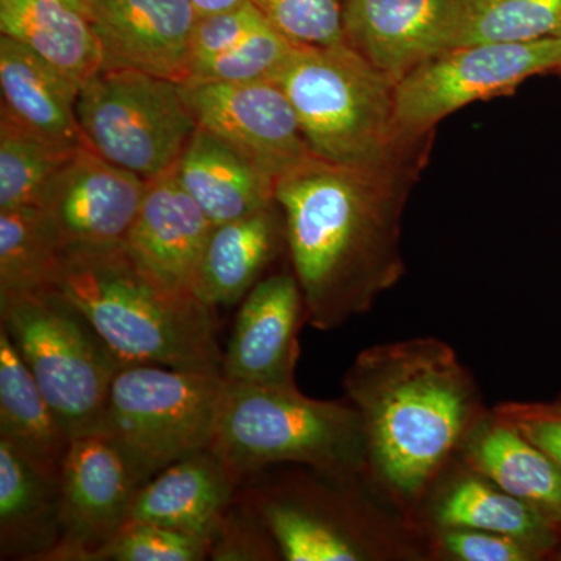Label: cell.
Returning <instances> with one entry per match:
<instances>
[{
	"label": "cell",
	"mask_w": 561,
	"mask_h": 561,
	"mask_svg": "<svg viewBox=\"0 0 561 561\" xmlns=\"http://www.w3.org/2000/svg\"><path fill=\"white\" fill-rule=\"evenodd\" d=\"M316 157L357 169L398 168L394 81L346 44L297 46L275 77Z\"/></svg>",
	"instance_id": "8992f818"
},
{
	"label": "cell",
	"mask_w": 561,
	"mask_h": 561,
	"mask_svg": "<svg viewBox=\"0 0 561 561\" xmlns=\"http://www.w3.org/2000/svg\"><path fill=\"white\" fill-rule=\"evenodd\" d=\"M0 438L10 442L44 474L61 479L72 438L3 328H0Z\"/></svg>",
	"instance_id": "484cf974"
},
{
	"label": "cell",
	"mask_w": 561,
	"mask_h": 561,
	"mask_svg": "<svg viewBox=\"0 0 561 561\" xmlns=\"http://www.w3.org/2000/svg\"><path fill=\"white\" fill-rule=\"evenodd\" d=\"M295 49L297 44L287 39L267 21L238 46L194 66L186 83H249L275 80Z\"/></svg>",
	"instance_id": "f546056e"
},
{
	"label": "cell",
	"mask_w": 561,
	"mask_h": 561,
	"mask_svg": "<svg viewBox=\"0 0 561 561\" xmlns=\"http://www.w3.org/2000/svg\"><path fill=\"white\" fill-rule=\"evenodd\" d=\"M191 2L194 9L197 10L198 16L203 18L236 9L247 0H191Z\"/></svg>",
	"instance_id": "8d00e7d4"
},
{
	"label": "cell",
	"mask_w": 561,
	"mask_h": 561,
	"mask_svg": "<svg viewBox=\"0 0 561 561\" xmlns=\"http://www.w3.org/2000/svg\"><path fill=\"white\" fill-rule=\"evenodd\" d=\"M209 449L239 483L284 463L334 478H368L357 409L348 398L313 400L298 387L227 381Z\"/></svg>",
	"instance_id": "5b68a950"
},
{
	"label": "cell",
	"mask_w": 561,
	"mask_h": 561,
	"mask_svg": "<svg viewBox=\"0 0 561 561\" xmlns=\"http://www.w3.org/2000/svg\"><path fill=\"white\" fill-rule=\"evenodd\" d=\"M276 31L302 47H334L343 39V0H250Z\"/></svg>",
	"instance_id": "1f68e13d"
},
{
	"label": "cell",
	"mask_w": 561,
	"mask_h": 561,
	"mask_svg": "<svg viewBox=\"0 0 561 561\" xmlns=\"http://www.w3.org/2000/svg\"><path fill=\"white\" fill-rule=\"evenodd\" d=\"M140 486L130 461L108 435L72 438L60 479L61 538L47 561H94L128 523Z\"/></svg>",
	"instance_id": "7c38bea8"
},
{
	"label": "cell",
	"mask_w": 561,
	"mask_h": 561,
	"mask_svg": "<svg viewBox=\"0 0 561 561\" xmlns=\"http://www.w3.org/2000/svg\"><path fill=\"white\" fill-rule=\"evenodd\" d=\"M79 149L41 138L0 111V210L39 208L51 180Z\"/></svg>",
	"instance_id": "83f0119b"
},
{
	"label": "cell",
	"mask_w": 561,
	"mask_h": 561,
	"mask_svg": "<svg viewBox=\"0 0 561 561\" xmlns=\"http://www.w3.org/2000/svg\"><path fill=\"white\" fill-rule=\"evenodd\" d=\"M560 76H561V73H560Z\"/></svg>",
	"instance_id": "ab89813d"
},
{
	"label": "cell",
	"mask_w": 561,
	"mask_h": 561,
	"mask_svg": "<svg viewBox=\"0 0 561 561\" xmlns=\"http://www.w3.org/2000/svg\"><path fill=\"white\" fill-rule=\"evenodd\" d=\"M0 33L24 44L80 90L103 69L101 43L90 21L58 0H0Z\"/></svg>",
	"instance_id": "d4e9b609"
},
{
	"label": "cell",
	"mask_w": 561,
	"mask_h": 561,
	"mask_svg": "<svg viewBox=\"0 0 561 561\" xmlns=\"http://www.w3.org/2000/svg\"><path fill=\"white\" fill-rule=\"evenodd\" d=\"M491 409L501 420L541 449L561 470V400L505 401Z\"/></svg>",
	"instance_id": "d590c367"
},
{
	"label": "cell",
	"mask_w": 561,
	"mask_h": 561,
	"mask_svg": "<svg viewBox=\"0 0 561 561\" xmlns=\"http://www.w3.org/2000/svg\"><path fill=\"white\" fill-rule=\"evenodd\" d=\"M265 22L264 14L250 0L236 9L198 18L192 39L191 70L238 46Z\"/></svg>",
	"instance_id": "e575fe53"
},
{
	"label": "cell",
	"mask_w": 561,
	"mask_h": 561,
	"mask_svg": "<svg viewBox=\"0 0 561 561\" xmlns=\"http://www.w3.org/2000/svg\"><path fill=\"white\" fill-rule=\"evenodd\" d=\"M181 90L198 128L230 144L273 183L319 160L278 81L181 83Z\"/></svg>",
	"instance_id": "8fae6325"
},
{
	"label": "cell",
	"mask_w": 561,
	"mask_h": 561,
	"mask_svg": "<svg viewBox=\"0 0 561 561\" xmlns=\"http://www.w3.org/2000/svg\"><path fill=\"white\" fill-rule=\"evenodd\" d=\"M58 2L66 3V5L72 7V9L81 11L84 10V0H58Z\"/></svg>",
	"instance_id": "74e56055"
},
{
	"label": "cell",
	"mask_w": 561,
	"mask_h": 561,
	"mask_svg": "<svg viewBox=\"0 0 561 561\" xmlns=\"http://www.w3.org/2000/svg\"><path fill=\"white\" fill-rule=\"evenodd\" d=\"M241 483L210 449L173 461L144 483L128 522L151 523L201 535L214 531L239 494Z\"/></svg>",
	"instance_id": "d6986e66"
},
{
	"label": "cell",
	"mask_w": 561,
	"mask_h": 561,
	"mask_svg": "<svg viewBox=\"0 0 561 561\" xmlns=\"http://www.w3.org/2000/svg\"><path fill=\"white\" fill-rule=\"evenodd\" d=\"M213 228L172 168L147 181L138 219L125 247L162 283L198 297L203 253Z\"/></svg>",
	"instance_id": "e0dca14e"
},
{
	"label": "cell",
	"mask_w": 561,
	"mask_h": 561,
	"mask_svg": "<svg viewBox=\"0 0 561 561\" xmlns=\"http://www.w3.org/2000/svg\"><path fill=\"white\" fill-rule=\"evenodd\" d=\"M465 0H343V39L391 81L459 47Z\"/></svg>",
	"instance_id": "5bb4252c"
},
{
	"label": "cell",
	"mask_w": 561,
	"mask_h": 561,
	"mask_svg": "<svg viewBox=\"0 0 561 561\" xmlns=\"http://www.w3.org/2000/svg\"><path fill=\"white\" fill-rule=\"evenodd\" d=\"M225 389L221 371L124 365L111 386L102 432L144 485L173 461L209 449Z\"/></svg>",
	"instance_id": "ba28073f"
},
{
	"label": "cell",
	"mask_w": 561,
	"mask_h": 561,
	"mask_svg": "<svg viewBox=\"0 0 561 561\" xmlns=\"http://www.w3.org/2000/svg\"><path fill=\"white\" fill-rule=\"evenodd\" d=\"M283 561H430L427 534L368 478L273 465L241 482Z\"/></svg>",
	"instance_id": "277c9868"
},
{
	"label": "cell",
	"mask_w": 561,
	"mask_h": 561,
	"mask_svg": "<svg viewBox=\"0 0 561 561\" xmlns=\"http://www.w3.org/2000/svg\"><path fill=\"white\" fill-rule=\"evenodd\" d=\"M343 389L364 426L368 479L415 522L490 411L474 376L448 342L413 337L360 351Z\"/></svg>",
	"instance_id": "6da1fadb"
},
{
	"label": "cell",
	"mask_w": 561,
	"mask_h": 561,
	"mask_svg": "<svg viewBox=\"0 0 561 561\" xmlns=\"http://www.w3.org/2000/svg\"><path fill=\"white\" fill-rule=\"evenodd\" d=\"M560 36L561 0H465L459 47Z\"/></svg>",
	"instance_id": "f1b7e54d"
},
{
	"label": "cell",
	"mask_w": 561,
	"mask_h": 561,
	"mask_svg": "<svg viewBox=\"0 0 561 561\" xmlns=\"http://www.w3.org/2000/svg\"><path fill=\"white\" fill-rule=\"evenodd\" d=\"M62 254L43 209L0 210V295L50 289Z\"/></svg>",
	"instance_id": "4316f807"
},
{
	"label": "cell",
	"mask_w": 561,
	"mask_h": 561,
	"mask_svg": "<svg viewBox=\"0 0 561 561\" xmlns=\"http://www.w3.org/2000/svg\"><path fill=\"white\" fill-rule=\"evenodd\" d=\"M103 69H130L186 83L198 22L191 0H84Z\"/></svg>",
	"instance_id": "9a60e30c"
},
{
	"label": "cell",
	"mask_w": 561,
	"mask_h": 561,
	"mask_svg": "<svg viewBox=\"0 0 561 561\" xmlns=\"http://www.w3.org/2000/svg\"><path fill=\"white\" fill-rule=\"evenodd\" d=\"M2 106L22 127L60 146H90L77 114L80 87L18 41L0 38Z\"/></svg>",
	"instance_id": "ffe728a7"
},
{
	"label": "cell",
	"mask_w": 561,
	"mask_h": 561,
	"mask_svg": "<svg viewBox=\"0 0 561 561\" xmlns=\"http://www.w3.org/2000/svg\"><path fill=\"white\" fill-rule=\"evenodd\" d=\"M553 559L561 561V531L559 542H557L556 551H553Z\"/></svg>",
	"instance_id": "f35d334b"
},
{
	"label": "cell",
	"mask_w": 561,
	"mask_h": 561,
	"mask_svg": "<svg viewBox=\"0 0 561 561\" xmlns=\"http://www.w3.org/2000/svg\"><path fill=\"white\" fill-rule=\"evenodd\" d=\"M305 323V297L294 272L262 278L239 306L221 360L225 379L254 386L298 387V337Z\"/></svg>",
	"instance_id": "2e32d148"
},
{
	"label": "cell",
	"mask_w": 561,
	"mask_h": 561,
	"mask_svg": "<svg viewBox=\"0 0 561 561\" xmlns=\"http://www.w3.org/2000/svg\"><path fill=\"white\" fill-rule=\"evenodd\" d=\"M430 561H540L530 548L507 535L467 527L426 530Z\"/></svg>",
	"instance_id": "836d02e7"
},
{
	"label": "cell",
	"mask_w": 561,
	"mask_h": 561,
	"mask_svg": "<svg viewBox=\"0 0 561 561\" xmlns=\"http://www.w3.org/2000/svg\"><path fill=\"white\" fill-rule=\"evenodd\" d=\"M175 176L213 225L276 205V184L230 144L197 128L175 164Z\"/></svg>",
	"instance_id": "7402d4cb"
},
{
	"label": "cell",
	"mask_w": 561,
	"mask_h": 561,
	"mask_svg": "<svg viewBox=\"0 0 561 561\" xmlns=\"http://www.w3.org/2000/svg\"><path fill=\"white\" fill-rule=\"evenodd\" d=\"M283 245L286 230L275 206L214 225L203 253L198 297L210 309L241 305Z\"/></svg>",
	"instance_id": "cb8c5ba5"
},
{
	"label": "cell",
	"mask_w": 561,
	"mask_h": 561,
	"mask_svg": "<svg viewBox=\"0 0 561 561\" xmlns=\"http://www.w3.org/2000/svg\"><path fill=\"white\" fill-rule=\"evenodd\" d=\"M241 489V486H239ZM209 560H283L271 530L239 491L210 540Z\"/></svg>",
	"instance_id": "d6a6232c"
},
{
	"label": "cell",
	"mask_w": 561,
	"mask_h": 561,
	"mask_svg": "<svg viewBox=\"0 0 561 561\" xmlns=\"http://www.w3.org/2000/svg\"><path fill=\"white\" fill-rule=\"evenodd\" d=\"M147 180L80 147L51 180L39 208L62 251L124 245L138 219Z\"/></svg>",
	"instance_id": "4fadbf2b"
},
{
	"label": "cell",
	"mask_w": 561,
	"mask_h": 561,
	"mask_svg": "<svg viewBox=\"0 0 561 561\" xmlns=\"http://www.w3.org/2000/svg\"><path fill=\"white\" fill-rule=\"evenodd\" d=\"M60 538V479L0 438V560L47 561Z\"/></svg>",
	"instance_id": "44dd1931"
},
{
	"label": "cell",
	"mask_w": 561,
	"mask_h": 561,
	"mask_svg": "<svg viewBox=\"0 0 561 561\" xmlns=\"http://www.w3.org/2000/svg\"><path fill=\"white\" fill-rule=\"evenodd\" d=\"M397 169L345 168L319 158L276 184L291 272L316 330L334 331L364 316L404 273L405 186Z\"/></svg>",
	"instance_id": "7a4b0ae2"
},
{
	"label": "cell",
	"mask_w": 561,
	"mask_h": 561,
	"mask_svg": "<svg viewBox=\"0 0 561 561\" xmlns=\"http://www.w3.org/2000/svg\"><path fill=\"white\" fill-rule=\"evenodd\" d=\"M415 522L424 530L467 527L507 535L541 560L553 556L561 531L537 508L512 496L460 459L434 483L421 502Z\"/></svg>",
	"instance_id": "ac0fdd59"
},
{
	"label": "cell",
	"mask_w": 561,
	"mask_h": 561,
	"mask_svg": "<svg viewBox=\"0 0 561 561\" xmlns=\"http://www.w3.org/2000/svg\"><path fill=\"white\" fill-rule=\"evenodd\" d=\"M541 73H561V36L445 51L394 83L398 138L405 146L416 142L456 111L511 94Z\"/></svg>",
	"instance_id": "30bf717a"
},
{
	"label": "cell",
	"mask_w": 561,
	"mask_h": 561,
	"mask_svg": "<svg viewBox=\"0 0 561 561\" xmlns=\"http://www.w3.org/2000/svg\"><path fill=\"white\" fill-rule=\"evenodd\" d=\"M210 541L201 535L151 523L128 522L95 553L94 561L209 560Z\"/></svg>",
	"instance_id": "4dcf8cb0"
},
{
	"label": "cell",
	"mask_w": 561,
	"mask_h": 561,
	"mask_svg": "<svg viewBox=\"0 0 561 561\" xmlns=\"http://www.w3.org/2000/svg\"><path fill=\"white\" fill-rule=\"evenodd\" d=\"M459 459L561 529V470L490 409L468 435Z\"/></svg>",
	"instance_id": "603a6c76"
},
{
	"label": "cell",
	"mask_w": 561,
	"mask_h": 561,
	"mask_svg": "<svg viewBox=\"0 0 561 561\" xmlns=\"http://www.w3.org/2000/svg\"><path fill=\"white\" fill-rule=\"evenodd\" d=\"M77 114L92 149L147 181L175 168L198 128L181 83L130 69L92 77Z\"/></svg>",
	"instance_id": "9c48e42d"
},
{
	"label": "cell",
	"mask_w": 561,
	"mask_h": 561,
	"mask_svg": "<svg viewBox=\"0 0 561 561\" xmlns=\"http://www.w3.org/2000/svg\"><path fill=\"white\" fill-rule=\"evenodd\" d=\"M51 287L90 320L124 365L221 371L214 309L151 275L125 243L65 251Z\"/></svg>",
	"instance_id": "3957f363"
},
{
	"label": "cell",
	"mask_w": 561,
	"mask_h": 561,
	"mask_svg": "<svg viewBox=\"0 0 561 561\" xmlns=\"http://www.w3.org/2000/svg\"><path fill=\"white\" fill-rule=\"evenodd\" d=\"M0 328L70 438L102 432L111 386L124 364L60 291L0 295Z\"/></svg>",
	"instance_id": "52a82bcc"
}]
</instances>
